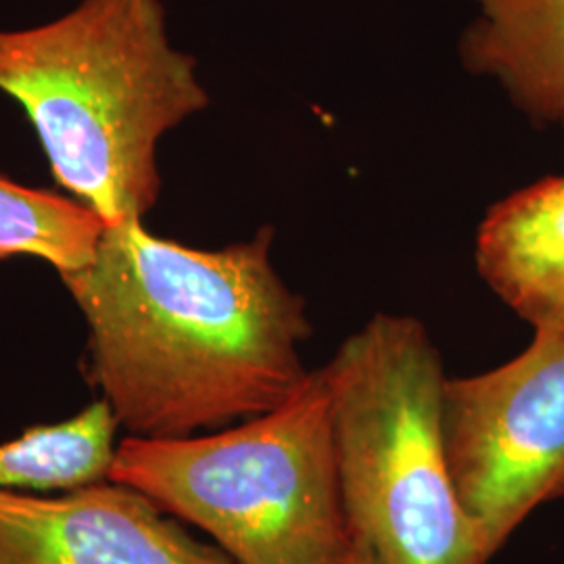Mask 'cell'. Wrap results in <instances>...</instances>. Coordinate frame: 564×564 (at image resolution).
<instances>
[{
	"mask_svg": "<svg viewBox=\"0 0 564 564\" xmlns=\"http://www.w3.org/2000/svg\"><path fill=\"white\" fill-rule=\"evenodd\" d=\"M321 370L354 535L381 564H491L447 466V375L426 326L379 312Z\"/></svg>",
	"mask_w": 564,
	"mask_h": 564,
	"instance_id": "3957f363",
	"label": "cell"
},
{
	"mask_svg": "<svg viewBox=\"0 0 564 564\" xmlns=\"http://www.w3.org/2000/svg\"><path fill=\"white\" fill-rule=\"evenodd\" d=\"M163 514L109 479L57 498L0 489V564H235Z\"/></svg>",
	"mask_w": 564,
	"mask_h": 564,
	"instance_id": "8992f818",
	"label": "cell"
},
{
	"mask_svg": "<svg viewBox=\"0 0 564 564\" xmlns=\"http://www.w3.org/2000/svg\"><path fill=\"white\" fill-rule=\"evenodd\" d=\"M105 228L84 203L0 174V262L39 258L61 276L93 260Z\"/></svg>",
	"mask_w": 564,
	"mask_h": 564,
	"instance_id": "30bf717a",
	"label": "cell"
},
{
	"mask_svg": "<svg viewBox=\"0 0 564 564\" xmlns=\"http://www.w3.org/2000/svg\"><path fill=\"white\" fill-rule=\"evenodd\" d=\"M339 564H381L379 558L375 556V552L368 547L362 538L356 535V542L351 545V550L347 552V556Z\"/></svg>",
	"mask_w": 564,
	"mask_h": 564,
	"instance_id": "8fae6325",
	"label": "cell"
},
{
	"mask_svg": "<svg viewBox=\"0 0 564 564\" xmlns=\"http://www.w3.org/2000/svg\"><path fill=\"white\" fill-rule=\"evenodd\" d=\"M479 18L460 39L473 76L505 88L535 123L564 132V0H477Z\"/></svg>",
	"mask_w": 564,
	"mask_h": 564,
	"instance_id": "ba28073f",
	"label": "cell"
},
{
	"mask_svg": "<svg viewBox=\"0 0 564 564\" xmlns=\"http://www.w3.org/2000/svg\"><path fill=\"white\" fill-rule=\"evenodd\" d=\"M0 93L34 126L55 182L107 226L155 207L158 144L209 105L162 0H80L57 20L0 30Z\"/></svg>",
	"mask_w": 564,
	"mask_h": 564,
	"instance_id": "7a4b0ae2",
	"label": "cell"
},
{
	"mask_svg": "<svg viewBox=\"0 0 564 564\" xmlns=\"http://www.w3.org/2000/svg\"><path fill=\"white\" fill-rule=\"evenodd\" d=\"M107 479L199 527L235 564H339L356 542L321 368L279 408L230 429L123 437Z\"/></svg>",
	"mask_w": 564,
	"mask_h": 564,
	"instance_id": "277c9868",
	"label": "cell"
},
{
	"mask_svg": "<svg viewBox=\"0 0 564 564\" xmlns=\"http://www.w3.org/2000/svg\"><path fill=\"white\" fill-rule=\"evenodd\" d=\"M118 421L105 400L0 444V489H76L109 477Z\"/></svg>",
	"mask_w": 564,
	"mask_h": 564,
	"instance_id": "9c48e42d",
	"label": "cell"
},
{
	"mask_svg": "<svg viewBox=\"0 0 564 564\" xmlns=\"http://www.w3.org/2000/svg\"><path fill=\"white\" fill-rule=\"evenodd\" d=\"M475 263L533 330L564 333V176L491 205L477 228Z\"/></svg>",
	"mask_w": 564,
	"mask_h": 564,
	"instance_id": "52a82bcc",
	"label": "cell"
},
{
	"mask_svg": "<svg viewBox=\"0 0 564 564\" xmlns=\"http://www.w3.org/2000/svg\"><path fill=\"white\" fill-rule=\"evenodd\" d=\"M442 431L464 510L496 556L535 508L564 500V333L535 330L502 366L447 377Z\"/></svg>",
	"mask_w": 564,
	"mask_h": 564,
	"instance_id": "5b68a950",
	"label": "cell"
},
{
	"mask_svg": "<svg viewBox=\"0 0 564 564\" xmlns=\"http://www.w3.org/2000/svg\"><path fill=\"white\" fill-rule=\"evenodd\" d=\"M274 226L223 249L107 226L61 274L88 326L86 377L126 437L178 440L286 402L310 377L307 305L272 262Z\"/></svg>",
	"mask_w": 564,
	"mask_h": 564,
	"instance_id": "6da1fadb",
	"label": "cell"
}]
</instances>
